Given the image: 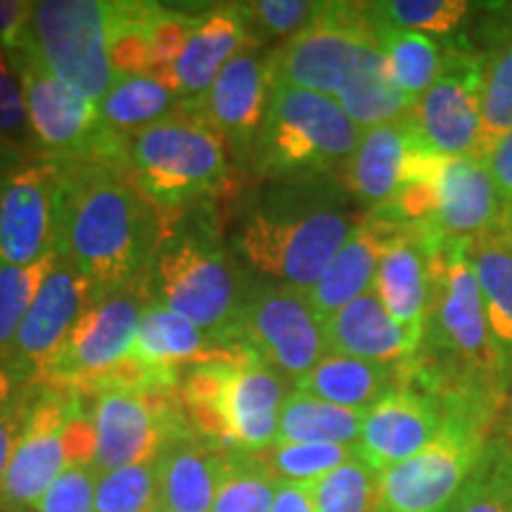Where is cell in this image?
<instances>
[{
	"mask_svg": "<svg viewBox=\"0 0 512 512\" xmlns=\"http://www.w3.org/2000/svg\"><path fill=\"white\" fill-rule=\"evenodd\" d=\"M53 164L57 252L79 268L95 299L143 278L159 247L157 219L126 171L100 159Z\"/></svg>",
	"mask_w": 512,
	"mask_h": 512,
	"instance_id": "6da1fadb",
	"label": "cell"
},
{
	"mask_svg": "<svg viewBox=\"0 0 512 512\" xmlns=\"http://www.w3.org/2000/svg\"><path fill=\"white\" fill-rule=\"evenodd\" d=\"M354 228L349 211L328 192L283 190L252 211L238 249L254 271L309 292Z\"/></svg>",
	"mask_w": 512,
	"mask_h": 512,
	"instance_id": "7a4b0ae2",
	"label": "cell"
},
{
	"mask_svg": "<svg viewBox=\"0 0 512 512\" xmlns=\"http://www.w3.org/2000/svg\"><path fill=\"white\" fill-rule=\"evenodd\" d=\"M147 290L152 302L178 313L221 347L238 339L249 297L233 259L211 235L178 233L166 238L147 268Z\"/></svg>",
	"mask_w": 512,
	"mask_h": 512,
	"instance_id": "3957f363",
	"label": "cell"
},
{
	"mask_svg": "<svg viewBox=\"0 0 512 512\" xmlns=\"http://www.w3.org/2000/svg\"><path fill=\"white\" fill-rule=\"evenodd\" d=\"M226 140L188 112L126 136L124 169L140 195L159 207H183L228 181Z\"/></svg>",
	"mask_w": 512,
	"mask_h": 512,
	"instance_id": "277c9868",
	"label": "cell"
},
{
	"mask_svg": "<svg viewBox=\"0 0 512 512\" xmlns=\"http://www.w3.org/2000/svg\"><path fill=\"white\" fill-rule=\"evenodd\" d=\"M361 136L335 98L273 83L252 162L264 176L328 174L349 162Z\"/></svg>",
	"mask_w": 512,
	"mask_h": 512,
	"instance_id": "5b68a950",
	"label": "cell"
},
{
	"mask_svg": "<svg viewBox=\"0 0 512 512\" xmlns=\"http://www.w3.org/2000/svg\"><path fill=\"white\" fill-rule=\"evenodd\" d=\"M110 15L112 3L102 0L31 3L27 24L12 50L34 57L64 86L98 105L117 81L107 50Z\"/></svg>",
	"mask_w": 512,
	"mask_h": 512,
	"instance_id": "8992f818",
	"label": "cell"
},
{
	"mask_svg": "<svg viewBox=\"0 0 512 512\" xmlns=\"http://www.w3.org/2000/svg\"><path fill=\"white\" fill-rule=\"evenodd\" d=\"M8 55L22 83L34 145L48 159H100L124 169L126 136L102 124L95 102L64 86L22 50Z\"/></svg>",
	"mask_w": 512,
	"mask_h": 512,
	"instance_id": "52a82bcc",
	"label": "cell"
},
{
	"mask_svg": "<svg viewBox=\"0 0 512 512\" xmlns=\"http://www.w3.org/2000/svg\"><path fill=\"white\" fill-rule=\"evenodd\" d=\"M444 430L413 458L380 475L377 512H441L456 501L486 446L491 422L448 411Z\"/></svg>",
	"mask_w": 512,
	"mask_h": 512,
	"instance_id": "ba28073f",
	"label": "cell"
},
{
	"mask_svg": "<svg viewBox=\"0 0 512 512\" xmlns=\"http://www.w3.org/2000/svg\"><path fill=\"white\" fill-rule=\"evenodd\" d=\"M98 475L126 465L155 463L162 448L192 430L178 387L110 389L93 406Z\"/></svg>",
	"mask_w": 512,
	"mask_h": 512,
	"instance_id": "9c48e42d",
	"label": "cell"
},
{
	"mask_svg": "<svg viewBox=\"0 0 512 512\" xmlns=\"http://www.w3.org/2000/svg\"><path fill=\"white\" fill-rule=\"evenodd\" d=\"M375 31L366 3H328L309 27L287 38L285 46L271 50V79L337 98L363 43Z\"/></svg>",
	"mask_w": 512,
	"mask_h": 512,
	"instance_id": "30bf717a",
	"label": "cell"
},
{
	"mask_svg": "<svg viewBox=\"0 0 512 512\" xmlns=\"http://www.w3.org/2000/svg\"><path fill=\"white\" fill-rule=\"evenodd\" d=\"M147 278L93 299L60 351L48 384L74 394L93 387L133 354L140 318L150 304Z\"/></svg>",
	"mask_w": 512,
	"mask_h": 512,
	"instance_id": "8fae6325",
	"label": "cell"
},
{
	"mask_svg": "<svg viewBox=\"0 0 512 512\" xmlns=\"http://www.w3.org/2000/svg\"><path fill=\"white\" fill-rule=\"evenodd\" d=\"M93 287L67 256L57 252V261L34 304L24 316L5 366L19 387L48 384L60 351L83 313L93 304Z\"/></svg>",
	"mask_w": 512,
	"mask_h": 512,
	"instance_id": "7c38bea8",
	"label": "cell"
},
{
	"mask_svg": "<svg viewBox=\"0 0 512 512\" xmlns=\"http://www.w3.org/2000/svg\"><path fill=\"white\" fill-rule=\"evenodd\" d=\"M235 342L249 344L292 382L302 380L330 354L325 320L313 311L306 292L285 285L249 297Z\"/></svg>",
	"mask_w": 512,
	"mask_h": 512,
	"instance_id": "4fadbf2b",
	"label": "cell"
},
{
	"mask_svg": "<svg viewBox=\"0 0 512 512\" xmlns=\"http://www.w3.org/2000/svg\"><path fill=\"white\" fill-rule=\"evenodd\" d=\"M484 67L472 55H448L444 72L413 102L411 121L420 145L441 157L479 159Z\"/></svg>",
	"mask_w": 512,
	"mask_h": 512,
	"instance_id": "5bb4252c",
	"label": "cell"
},
{
	"mask_svg": "<svg viewBox=\"0 0 512 512\" xmlns=\"http://www.w3.org/2000/svg\"><path fill=\"white\" fill-rule=\"evenodd\" d=\"M31 389L34 394L27 422L0 489V505L12 510H36L50 484L67 467L62 430L72 411L74 392L55 384H36Z\"/></svg>",
	"mask_w": 512,
	"mask_h": 512,
	"instance_id": "9a60e30c",
	"label": "cell"
},
{
	"mask_svg": "<svg viewBox=\"0 0 512 512\" xmlns=\"http://www.w3.org/2000/svg\"><path fill=\"white\" fill-rule=\"evenodd\" d=\"M268 55L259 46H247L216 76L209 91L183 100V110L214 128L235 147L238 155L252 157L273 91Z\"/></svg>",
	"mask_w": 512,
	"mask_h": 512,
	"instance_id": "2e32d148",
	"label": "cell"
},
{
	"mask_svg": "<svg viewBox=\"0 0 512 512\" xmlns=\"http://www.w3.org/2000/svg\"><path fill=\"white\" fill-rule=\"evenodd\" d=\"M57 166L46 159L15 166L0 209V261L31 266L57 252L55 240Z\"/></svg>",
	"mask_w": 512,
	"mask_h": 512,
	"instance_id": "e0dca14e",
	"label": "cell"
},
{
	"mask_svg": "<svg viewBox=\"0 0 512 512\" xmlns=\"http://www.w3.org/2000/svg\"><path fill=\"white\" fill-rule=\"evenodd\" d=\"M448 413L437 396L399 387L377 401L363 420L358 456L377 472L413 458L439 437Z\"/></svg>",
	"mask_w": 512,
	"mask_h": 512,
	"instance_id": "ac0fdd59",
	"label": "cell"
},
{
	"mask_svg": "<svg viewBox=\"0 0 512 512\" xmlns=\"http://www.w3.org/2000/svg\"><path fill=\"white\" fill-rule=\"evenodd\" d=\"M503 200L482 159L446 157L437 183V211L425 235L434 242H472L496 228Z\"/></svg>",
	"mask_w": 512,
	"mask_h": 512,
	"instance_id": "d6986e66",
	"label": "cell"
},
{
	"mask_svg": "<svg viewBox=\"0 0 512 512\" xmlns=\"http://www.w3.org/2000/svg\"><path fill=\"white\" fill-rule=\"evenodd\" d=\"M408 226L394 221L384 211H373L368 219L358 221L349 240L339 249L316 285L306 292L313 311L320 318L335 316L339 309L366 294L375 283L387 249L406 233Z\"/></svg>",
	"mask_w": 512,
	"mask_h": 512,
	"instance_id": "ffe728a7",
	"label": "cell"
},
{
	"mask_svg": "<svg viewBox=\"0 0 512 512\" xmlns=\"http://www.w3.org/2000/svg\"><path fill=\"white\" fill-rule=\"evenodd\" d=\"M195 430L178 434L155 460L159 508L169 512H211L228 456Z\"/></svg>",
	"mask_w": 512,
	"mask_h": 512,
	"instance_id": "44dd1931",
	"label": "cell"
},
{
	"mask_svg": "<svg viewBox=\"0 0 512 512\" xmlns=\"http://www.w3.org/2000/svg\"><path fill=\"white\" fill-rule=\"evenodd\" d=\"M328 351L375 363H406L418 354L420 337L389 316L375 287L325 318Z\"/></svg>",
	"mask_w": 512,
	"mask_h": 512,
	"instance_id": "7402d4cb",
	"label": "cell"
},
{
	"mask_svg": "<svg viewBox=\"0 0 512 512\" xmlns=\"http://www.w3.org/2000/svg\"><path fill=\"white\" fill-rule=\"evenodd\" d=\"M254 43L240 5L200 12L188 43L174 64V93L190 100L209 91L223 67Z\"/></svg>",
	"mask_w": 512,
	"mask_h": 512,
	"instance_id": "603a6c76",
	"label": "cell"
},
{
	"mask_svg": "<svg viewBox=\"0 0 512 512\" xmlns=\"http://www.w3.org/2000/svg\"><path fill=\"white\" fill-rule=\"evenodd\" d=\"M131 356L159 380L178 384L185 366L228 358V347L216 344L207 332L195 328L166 306L150 302L140 318Z\"/></svg>",
	"mask_w": 512,
	"mask_h": 512,
	"instance_id": "cb8c5ba5",
	"label": "cell"
},
{
	"mask_svg": "<svg viewBox=\"0 0 512 512\" xmlns=\"http://www.w3.org/2000/svg\"><path fill=\"white\" fill-rule=\"evenodd\" d=\"M415 126L411 114L389 124L366 128L347 164V185L358 202L373 209L387 207L401 188L403 164L413 150Z\"/></svg>",
	"mask_w": 512,
	"mask_h": 512,
	"instance_id": "d4e9b609",
	"label": "cell"
},
{
	"mask_svg": "<svg viewBox=\"0 0 512 512\" xmlns=\"http://www.w3.org/2000/svg\"><path fill=\"white\" fill-rule=\"evenodd\" d=\"M373 287L389 316L422 342L430 304V242L420 230L408 228L387 249Z\"/></svg>",
	"mask_w": 512,
	"mask_h": 512,
	"instance_id": "484cf974",
	"label": "cell"
},
{
	"mask_svg": "<svg viewBox=\"0 0 512 512\" xmlns=\"http://www.w3.org/2000/svg\"><path fill=\"white\" fill-rule=\"evenodd\" d=\"M403 363H375L328 354L311 373L294 382L297 392L335 406L370 411L377 401L401 387Z\"/></svg>",
	"mask_w": 512,
	"mask_h": 512,
	"instance_id": "4316f807",
	"label": "cell"
},
{
	"mask_svg": "<svg viewBox=\"0 0 512 512\" xmlns=\"http://www.w3.org/2000/svg\"><path fill=\"white\" fill-rule=\"evenodd\" d=\"M335 100L361 131L389 124V121L406 117L411 112L413 100L396 86L389 74V64L377 31L363 43L354 69Z\"/></svg>",
	"mask_w": 512,
	"mask_h": 512,
	"instance_id": "83f0119b",
	"label": "cell"
},
{
	"mask_svg": "<svg viewBox=\"0 0 512 512\" xmlns=\"http://www.w3.org/2000/svg\"><path fill=\"white\" fill-rule=\"evenodd\" d=\"M467 256L482 292L491 339L512 377V242L494 228L467 242Z\"/></svg>",
	"mask_w": 512,
	"mask_h": 512,
	"instance_id": "f1b7e54d",
	"label": "cell"
},
{
	"mask_svg": "<svg viewBox=\"0 0 512 512\" xmlns=\"http://www.w3.org/2000/svg\"><path fill=\"white\" fill-rule=\"evenodd\" d=\"M366 413L335 406L294 389L280 411L275 444H337L358 448Z\"/></svg>",
	"mask_w": 512,
	"mask_h": 512,
	"instance_id": "f546056e",
	"label": "cell"
},
{
	"mask_svg": "<svg viewBox=\"0 0 512 512\" xmlns=\"http://www.w3.org/2000/svg\"><path fill=\"white\" fill-rule=\"evenodd\" d=\"M176 105H183L181 95L152 76H121L98 102V112L107 128L133 133L171 117Z\"/></svg>",
	"mask_w": 512,
	"mask_h": 512,
	"instance_id": "4dcf8cb0",
	"label": "cell"
},
{
	"mask_svg": "<svg viewBox=\"0 0 512 512\" xmlns=\"http://www.w3.org/2000/svg\"><path fill=\"white\" fill-rule=\"evenodd\" d=\"M377 34L394 83L415 102L444 72L439 46L430 36L413 31L377 27Z\"/></svg>",
	"mask_w": 512,
	"mask_h": 512,
	"instance_id": "1f68e13d",
	"label": "cell"
},
{
	"mask_svg": "<svg viewBox=\"0 0 512 512\" xmlns=\"http://www.w3.org/2000/svg\"><path fill=\"white\" fill-rule=\"evenodd\" d=\"M453 512H512L510 441L501 437L486 441L482 458L453 501Z\"/></svg>",
	"mask_w": 512,
	"mask_h": 512,
	"instance_id": "d6a6232c",
	"label": "cell"
},
{
	"mask_svg": "<svg viewBox=\"0 0 512 512\" xmlns=\"http://www.w3.org/2000/svg\"><path fill=\"white\" fill-rule=\"evenodd\" d=\"M157 3H112L110 15V64L114 76H150V17Z\"/></svg>",
	"mask_w": 512,
	"mask_h": 512,
	"instance_id": "836d02e7",
	"label": "cell"
},
{
	"mask_svg": "<svg viewBox=\"0 0 512 512\" xmlns=\"http://www.w3.org/2000/svg\"><path fill=\"white\" fill-rule=\"evenodd\" d=\"M280 479L254 453H230L211 512H271Z\"/></svg>",
	"mask_w": 512,
	"mask_h": 512,
	"instance_id": "e575fe53",
	"label": "cell"
},
{
	"mask_svg": "<svg viewBox=\"0 0 512 512\" xmlns=\"http://www.w3.org/2000/svg\"><path fill=\"white\" fill-rule=\"evenodd\" d=\"M380 475L361 456L347 460L311 484L318 512H377L380 508Z\"/></svg>",
	"mask_w": 512,
	"mask_h": 512,
	"instance_id": "d590c367",
	"label": "cell"
},
{
	"mask_svg": "<svg viewBox=\"0 0 512 512\" xmlns=\"http://www.w3.org/2000/svg\"><path fill=\"white\" fill-rule=\"evenodd\" d=\"M375 27L413 34H448L463 22L470 3L463 0H387L366 3Z\"/></svg>",
	"mask_w": 512,
	"mask_h": 512,
	"instance_id": "8d00e7d4",
	"label": "cell"
},
{
	"mask_svg": "<svg viewBox=\"0 0 512 512\" xmlns=\"http://www.w3.org/2000/svg\"><path fill=\"white\" fill-rule=\"evenodd\" d=\"M57 261V252L31 266H12L0 261V358L5 361L15 342L19 325L34 304Z\"/></svg>",
	"mask_w": 512,
	"mask_h": 512,
	"instance_id": "74e56055",
	"label": "cell"
},
{
	"mask_svg": "<svg viewBox=\"0 0 512 512\" xmlns=\"http://www.w3.org/2000/svg\"><path fill=\"white\" fill-rule=\"evenodd\" d=\"M358 456L356 446L337 444H273L259 453L261 463L285 482H316Z\"/></svg>",
	"mask_w": 512,
	"mask_h": 512,
	"instance_id": "f35d334b",
	"label": "cell"
},
{
	"mask_svg": "<svg viewBox=\"0 0 512 512\" xmlns=\"http://www.w3.org/2000/svg\"><path fill=\"white\" fill-rule=\"evenodd\" d=\"M159 482L155 463L126 465L102 472L95 489V512H155Z\"/></svg>",
	"mask_w": 512,
	"mask_h": 512,
	"instance_id": "ab89813d",
	"label": "cell"
},
{
	"mask_svg": "<svg viewBox=\"0 0 512 512\" xmlns=\"http://www.w3.org/2000/svg\"><path fill=\"white\" fill-rule=\"evenodd\" d=\"M328 3H311V0H259V3H242V15L247 19L249 34L261 46L268 38L297 36L325 10Z\"/></svg>",
	"mask_w": 512,
	"mask_h": 512,
	"instance_id": "60d3db41",
	"label": "cell"
},
{
	"mask_svg": "<svg viewBox=\"0 0 512 512\" xmlns=\"http://www.w3.org/2000/svg\"><path fill=\"white\" fill-rule=\"evenodd\" d=\"M512 131V69L503 53L484 67L482 83V143L479 159H486L505 133Z\"/></svg>",
	"mask_w": 512,
	"mask_h": 512,
	"instance_id": "b9f144b4",
	"label": "cell"
},
{
	"mask_svg": "<svg viewBox=\"0 0 512 512\" xmlns=\"http://www.w3.org/2000/svg\"><path fill=\"white\" fill-rule=\"evenodd\" d=\"M197 17L183 10H169L155 5L150 17V48L152 69L150 76L174 91V64L181 57L185 43L195 29Z\"/></svg>",
	"mask_w": 512,
	"mask_h": 512,
	"instance_id": "7bdbcfd3",
	"label": "cell"
},
{
	"mask_svg": "<svg viewBox=\"0 0 512 512\" xmlns=\"http://www.w3.org/2000/svg\"><path fill=\"white\" fill-rule=\"evenodd\" d=\"M95 467H64L36 505V512H95Z\"/></svg>",
	"mask_w": 512,
	"mask_h": 512,
	"instance_id": "ee69618b",
	"label": "cell"
},
{
	"mask_svg": "<svg viewBox=\"0 0 512 512\" xmlns=\"http://www.w3.org/2000/svg\"><path fill=\"white\" fill-rule=\"evenodd\" d=\"M31 143L27 102H24L22 83L10 72V64L0 53V145L22 147Z\"/></svg>",
	"mask_w": 512,
	"mask_h": 512,
	"instance_id": "f6af8a7d",
	"label": "cell"
},
{
	"mask_svg": "<svg viewBox=\"0 0 512 512\" xmlns=\"http://www.w3.org/2000/svg\"><path fill=\"white\" fill-rule=\"evenodd\" d=\"M62 448H64V463L67 467H93L95 453H98V434H95L93 408L83 406L79 394H74L72 411L67 415L62 430Z\"/></svg>",
	"mask_w": 512,
	"mask_h": 512,
	"instance_id": "bcb514c9",
	"label": "cell"
},
{
	"mask_svg": "<svg viewBox=\"0 0 512 512\" xmlns=\"http://www.w3.org/2000/svg\"><path fill=\"white\" fill-rule=\"evenodd\" d=\"M31 394H34V389L22 387L3 408H0V489H3L5 472H8L12 453H15L17 441L22 437L24 422H27Z\"/></svg>",
	"mask_w": 512,
	"mask_h": 512,
	"instance_id": "7dc6e473",
	"label": "cell"
},
{
	"mask_svg": "<svg viewBox=\"0 0 512 512\" xmlns=\"http://www.w3.org/2000/svg\"><path fill=\"white\" fill-rule=\"evenodd\" d=\"M486 169H489L491 178H494L498 195H501L503 204L512 202V131L494 145L484 159Z\"/></svg>",
	"mask_w": 512,
	"mask_h": 512,
	"instance_id": "c3c4849f",
	"label": "cell"
},
{
	"mask_svg": "<svg viewBox=\"0 0 512 512\" xmlns=\"http://www.w3.org/2000/svg\"><path fill=\"white\" fill-rule=\"evenodd\" d=\"M31 3L27 0H0V48L12 50L27 24Z\"/></svg>",
	"mask_w": 512,
	"mask_h": 512,
	"instance_id": "681fc988",
	"label": "cell"
},
{
	"mask_svg": "<svg viewBox=\"0 0 512 512\" xmlns=\"http://www.w3.org/2000/svg\"><path fill=\"white\" fill-rule=\"evenodd\" d=\"M271 512H318L316 503H313L311 484L280 479Z\"/></svg>",
	"mask_w": 512,
	"mask_h": 512,
	"instance_id": "f907efd6",
	"label": "cell"
},
{
	"mask_svg": "<svg viewBox=\"0 0 512 512\" xmlns=\"http://www.w3.org/2000/svg\"><path fill=\"white\" fill-rule=\"evenodd\" d=\"M19 389H22V387L17 384L15 375L10 373V368L5 366V361L0 358V408H3L5 403H8L12 396L19 392Z\"/></svg>",
	"mask_w": 512,
	"mask_h": 512,
	"instance_id": "816d5d0a",
	"label": "cell"
},
{
	"mask_svg": "<svg viewBox=\"0 0 512 512\" xmlns=\"http://www.w3.org/2000/svg\"><path fill=\"white\" fill-rule=\"evenodd\" d=\"M10 147L0 145V209H3V192H5V183H8V176L12 174L10 169Z\"/></svg>",
	"mask_w": 512,
	"mask_h": 512,
	"instance_id": "f5cc1de1",
	"label": "cell"
},
{
	"mask_svg": "<svg viewBox=\"0 0 512 512\" xmlns=\"http://www.w3.org/2000/svg\"><path fill=\"white\" fill-rule=\"evenodd\" d=\"M496 230L512 242V202L503 204L501 219H498V223H496Z\"/></svg>",
	"mask_w": 512,
	"mask_h": 512,
	"instance_id": "db71d44e",
	"label": "cell"
},
{
	"mask_svg": "<svg viewBox=\"0 0 512 512\" xmlns=\"http://www.w3.org/2000/svg\"><path fill=\"white\" fill-rule=\"evenodd\" d=\"M503 57H505V60H508V64H510V69H512V46H510L508 50H505V53H503Z\"/></svg>",
	"mask_w": 512,
	"mask_h": 512,
	"instance_id": "11a10c76",
	"label": "cell"
},
{
	"mask_svg": "<svg viewBox=\"0 0 512 512\" xmlns=\"http://www.w3.org/2000/svg\"><path fill=\"white\" fill-rule=\"evenodd\" d=\"M441 512H453V503H451V505H448V508H446V510H441Z\"/></svg>",
	"mask_w": 512,
	"mask_h": 512,
	"instance_id": "9f6ffc18",
	"label": "cell"
},
{
	"mask_svg": "<svg viewBox=\"0 0 512 512\" xmlns=\"http://www.w3.org/2000/svg\"><path fill=\"white\" fill-rule=\"evenodd\" d=\"M508 437H510V444H512V427H510V432H508Z\"/></svg>",
	"mask_w": 512,
	"mask_h": 512,
	"instance_id": "6f0895ef",
	"label": "cell"
},
{
	"mask_svg": "<svg viewBox=\"0 0 512 512\" xmlns=\"http://www.w3.org/2000/svg\"><path fill=\"white\" fill-rule=\"evenodd\" d=\"M155 512H169V510H164V508H157Z\"/></svg>",
	"mask_w": 512,
	"mask_h": 512,
	"instance_id": "680465c9",
	"label": "cell"
}]
</instances>
